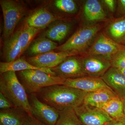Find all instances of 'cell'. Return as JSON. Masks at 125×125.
Here are the masks:
<instances>
[{
    "instance_id": "25",
    "label": "cell",
    "mask_w": 125,
    "mask_h": 125,
    "mask_svg": "<svg viewBox=\"0 0 125 125\" xmlns=\"http://www.w3.org/2000/svg\"><path fill=\"white\" fill-rule=\"evenodd\" d=\"M54 4L58 10L67 13H74L77 10L76 4L72 0H56Z\"/></svg>"
},
{
    "instance_id": "19",
    "label": "cell",
    "mask_w": 125,
    "mask_h": 125,
    "mask_svg": "<svg viewBox=\"0 0 125 125\" xmlns=\"http://www.w3.org/2000/svg\"><path fill=\"white\" fill-rule=\"evenodd\" d=\"M25 112L14 107L0 111V125H23L27 115Z\"/></svg>"
},
{
    "instance_id": "13",
    "label": "cell",
    "mask_w": 125,
    "mask_h": 125,
    "mask_svg": "<svg viewBox=\"0 0 125 125\" xmlns=\"http://www.w3.org/2000/svg\"><path fill=\"white\" fill-rule=\"evenodd\" d=\"M63 85L90 93L103 89L110 88L101 78L88 76L66 79Z\"/></svg>"
},
{
    "instance_id": "2",
    "label": "cell",
    "mask_w": 125,
    "mask_h": 125,
    "mask_svg": "<svg viewBox=\"0 0 125 125\" xmlns=\"http://www.w3.org/2000/svg\"><path fill=\"white\" fill-rule=\"evenodd\" d=\"M40 30L25 22L14 31L4 43L2 55L5 62H11L20 58Z\"/></svg>"
},
{
    "instance_id": "28",
    "label": "cell",
    "mask_w": 125,
    "mask_h": 125,
    "mask_svg": "<svg viewBox=\"0 0 125 125\" xmlns=\"http://www.w3.org/2000/svg\"><path fill=\"white\" fill-rule=\"evenodd\" d=\"M14 107L4 95L0 92V108L1 110L10 109Z\"/></svg>"
},
{
    "instance_id": "32",
    "label": "cell",
    "mask_w": 125,
    "mask_h": 125,
    "mask_svg": "<svg viewBox=\"0 0 125 125\" xmlns=\"http://www.w3.org/2000/svg\"><path fill=\"white\" fill-rule=\"evenodd\" d=\"M122 101H123V112H124V115L125 116V97L122 99Z\"/></svg>"
},
{
    "instance_id": "10",
    "label": "cell",
    "mask_w": 125,
    "mask_h": 125,
    "mask_svg": "<svg viewBox=\"0 0 125 125\" xmlns=\"http://www.w3.org/2000/svg\"><path fill=\"white\" fill-rule=\"evenodd\" d=\"M79 54L72 51H52L30 57L26 59L31 64L40 68L52 69L56 67L67 57Z\"/></svg>"
},
{
    "instance_id": "11",
    "label": "cell",
    "mask_w": 125,
    "mask_h": 125,
    "mask_svg": "<svg viewBox=\"0 0 125 125\" xmlns=\"http://www.w3.org/2000/svg\"><path fill=\"white\" fill-rule=\"evenodd\" d=\"M51 69L57 76L66 79L87 76L84 71L82 58L75 56L67 57L57 66Z\"/></svg>"
},
{
    "instance_id": "34",
    "label": "cell",
    "mask_w": 125,
    "mask_h": 125,
    "mask_svg": "<svg viewBox=\"0 0 125 125\" xmlns=\"http://www.w3.org/2000/svg\"><path fill=\"white\" fill-rule=\"evenodd\" d=\"M123 46H124V47H125V44H124V45H123Z\"/></svg>"
},
{
    "instance_id": "23",
    "label": "cell",
    "mask_w": 125,
    "mask_h": 125,
    "mask_svg": "<svg viewBox=\"0 0 125 125\" xmlns=\"http://www.w3.org/2000/svg\"><path fill=\"white\" fill-rule=\"evenodd\" d=\"M100 109L107 113L113 120L125 119L123 112V101L118 96L105 104Z\"/></svg>"
},
{
    "instance_id": "27",
    "label": "cell",
    "mask_w": 125,
    "mask_h": 125,
    "mask_svg": "<svg viewBox=\"0 0 125 125\" xmlns=\"http://www.w3.org/2000/svg\"><path fill=\"white\" fill-rule=\"evenodd\" d=\"M23 125H46L39 121L32 115L27 114Z\"/></svg>"
},
{
    "instance_id": "29",
    "label": "cell",
    "mask_w": 125,
    "mask_h": 125,
    "mask_svg": "<svg viewBox=\"0 0 125 125\" xmlns=\"http://www.w3.org/2000/svg\"><path fill=\"white\" fill-rule=\"evenodd\" d=\"M102 1L105 4L109 11L113 13L115 9L116 1L114 0H104Z\"/></svg>"
},
{
    "instance_id": "1",
    "label": "cell",
    "mask_w": 125,
    "mask_h": 125,
    "mask_svg": "<svg viewBox=\"0 0 125 125\" xmlns=\"http://www.w3.org/2000/svg\"><path fill=\"white\" fill-rule=\"evenodd\" d=\"M87 94L80 90L62 84L46 87L35 94L43 102L61 111L82 105Z\"/></svg>"
},
{
    "instance_id": "15",
    "label": "cell",
    "mask_w": 125,
    "mask_h": 125,
    "mask_svg": "<svg viewBox=\"0 0 125 125\" xmlns=\"http://www.w3.org/2000/svg\"><path fill=\"white\" fill-rule=\"evenodd\" d=\"M57 19L46 8L42 7L30 14L26 19V23L30 27L41 30L45 28Z\"/></svg>"
},
{
    "instance_id": "5",
    "label": "cell",
    "mask_w": 125,
    "mask_h": 125,
    "mask_svg": "<svg viewBox=\"0 0 125 125\" xmlns=\"http://www.w3.org/2000/svg\"><path fill=\"white\" fill-rule=\"evenodd\" d=\"M102 26L99 24L82 27L76 31L64 44L57 47L59 52L72 51L78 54L85 51Z\"/></svg>"
},
{
    "instance_id": "6",
    "label": "cell",
    "mask_w": 125,
    "mask_h": 125,
    "mask_svg": "<svg viewBox=\"0 0 125 125\" xmlns=\"http://www.w3.org/2000/svg\"><path fill=\"white\" fill-rule=\"evenodd\" d=\"M0 5L4 17L3 37L6 40L14 33L17 25L26 14V10L16 1L1 0Z\"/></svg>"
},
{
    "instance_id": "16",
    "label": "cell",
    "mask_w": 125,
    "mask_h": 125,
    "mask_svg": "<svg viewBox=\"0 0 125 125\" xmlns=\"http://www.w3.org/2000/svg\"><path fill=\"white\" fill-rule=\"evenodd\" d=\"M117 96L111 88L103 89L87 93L84 99L83 103L101 108L105 104Z\"/></svg>"
},
{
    "instance_id": "9",
    "label": "cell",
    "mask_w": 125,
    "mask_h": 125,
    "mask_svg": "<svg viewBox=\"0 0 125 125\" xmlns=\"http://www.w3.org/2000/svg\"><path fill=\"white\" fill-rule=\"evenodd\" d=\"M74 109L82 125H105L113 120L102 109L84 103Z\"/></svg>"
},
{
    "instance_id": "14",
    "label": "cell",
    "mask_w": 125,
    "mask_h": 125,
    "mask_svg": "<svg viewBox=\"0 0 125 125\" xmlns=\"http://www.w3.org/2000/svg\"><path fill=\"white\" fill-rule=\"evenodd\" d=\"M101 78L120 98H125V76L118 69L111 67Z\"/></svg>"
},
{
    "instance_id": "33",
    "label": "cell",
    "mask_w": 125,
    "mask_h": 125,
    "mask_svg": "<svg viewBox=\"0 0 125 125\" xmlns=\"http://www.w3.org/2000/svg\"><path fill=\"white\" fill-rule=\"evenodd\" d=\"M119 71L123 74L125 76V69H118Z\"/></svg>"
},
{
    "instance_id": "7",
    "label": "cell",
    "mask_w": 125,
    "mask_h": 125,
    "mask_svg": "<svg viewBox=\"0 0 125 125\" xmlns=\"http://www.w3.org/2000/svg\"><path fill=\"white\" fill-rule=\"evenodd\" d=\"M32 115L46 125H55L59 116V111L39 99L35 94H28Z\"/></svg>"
},
{
    "instance_id": "22",
    "label": "cell",
    "mask_w": 125,
    "mask_h": 125,
    "mask_svg": "<svg viewBox=\"0 0 125 125\" xmlns=\"http://www.w3.org/2000/svg\"><path fill=\"white\" fill-rule=\"evenodd\" d=\"M71 25L69 23L57 22L52 25L45 33V37L52 41L60 42L69 33Z\"/></svg>"
},
{
    "instance_id": "18",
    "label": "cell",
    "mask_w": 125,
    "mask_h": 125,
    "mask_svg": "<svg viewBox=\"0 0 125 125\" xmlns=\"http://www.w3.org/2000/svg\"><path fill=\"white\" fill-rule=\"evenodd\" d=\"M84 15L90 22L102 21L106 19V14L100 1L97 0H88L84 6Z\"/></svg>"
},
{
    "instance_id": "17",
    "label": "cell",
    "mask_w": 125,
    "mask_h": 125,
    "mask_svg": "<svg viewBox=\"0 0 125 125\" xmlns=\"http://www.w3.org/2000/svg\"><path fill=\"white\" fill-rule=\"evenodd\" d=\"M35 70L42 71L47 73L56 75L55 73L49 68H40L34 66L23 57L10 62H1L0 63V72L3 73L8 71H20L26 70Z\"/></svg>"
},
{
    "instance_id": "30",
    "label": "cell",
    "mask_w": 125,
    "mask_h": 125,
    "mask_svg": "<svg viewBox=\"0 0 125 125\" xmlns=\"http://www.w3.org/2000/svg\"><path fill=\"white\" fill-rule=\"evenodd\" d=\"M118 13L124 15H125V0L117 1Z\"/></svg>"
},
{
    "instance_id": "31",
    "label": "cell",
    "mask_w": 125,
    "mask_h": 125,
    "mask_svg": "<svg viewBox=\"0 0 125 125\" xmlns=\"http://www.w3.org/2000/svg\"><path fill=\"white\" fill-rule=\"evenodd\" d=\"M105 125H125V119L122 120H113Z\"/></svg>"
},
{
    "instance_id": "21",
    "label": "cell",
    "mask_w": 125,
    "mask_h": 125,
    "mask_svg": "<svg viewBox=\"0 0 125 125\" xmlns=\"http://www.w3.org/2000/svg\"><path fill=\"white\" fill-rule=\"evenodd\" d=\"M57 47L55 42L46 37H40L31 43L28 52L29 55L33 56L52 51Z\"/></svg>"
},
{
    "instance_id": "3",
    "label": "cell",
    "mask_w": 125,
    "mask_h": 125,
    "mask_svg": "<svg viewBox=\"0 0 125 125\" xmlns=\"http://www.w3.org/2000/svg\"><path fill=\"white\" fill-rule=\"evenodd\" d=\"M0 74V92L14 107L32 115L28 94L19 80L16 72L8 71Z\"/></svg>"
},
{
    "instance_id": "26",
    "label": "cell",
    "mask_w": 125,
    "mask_h": 125,
    "mask_svg": "<svg viewBox=\"0 0 125 125\" xmlns=\"http://www.w3.org/2000/svg\"><path fill=\"white\" fill-rule=\"evenodd\" d=\"M111 67L118 69H125V48L117 52L110 58Z\"/></svg>"
},
{
    "instance_id": "4",
    "label": "cell",
    "mask_w": 125,
    "mask_h": 125,
    "mask_svg": "<svg viewBox=\"0 0 125 125\" xmlns=\"http://www.w3.org/2000/svg\"><path fill=\"white\" fill-rule=\"evenodd\" d=\"M18 78L27 94H36L44 88L55 85H63L66 79L52 75L38 70L19 71Z\"/></svg>"
},
{
    "instance_id": "12",
    "label": "cell",
    "mask_w": 125,
    "mask_h": 125,
    "mask_svg": "<svg viewBox=\"0 0 125 125\" xmlns=\"http://www.w3.org/2000/svg\"><path fill=\"white\" fill-rule=\"evenodd\" d=\"M81 58L84 71L87 76L101 78L111 67L110 61L101 56H84Z\"/></svg>"
},
{
    "instance_id": "24",
    "label": "cell",
    "mask_w": 125,
    "mask_h": 125,
    "mask_svg": "<svg viewBox=\"0 0 125 125\" xmlns=\"http://www.w3.org/2000/svg\"><path fill=\"white\" fill-rule=\"evenodd\" d=\"M59 111L55 125H82L74 108H69Z\"/></svg>"
},
{
    "instance_id": "20",
    "label": "cell",
    "mask_w": 125,
    "mask_h": 125,
    "mask_svg": "<svg viewBox=\"0 0 125 125\" xmlns=\"http://www.w3.org/2000/svg\"><path fill=\"white\" fill-rule=\"evenodd\" d=\"M107 35L118 44L125 43V15L115 19L109 24L106 30Z\"/></svg>"
},
{
    "instance_id": "8",
    "label": "cell",
    "mask_w": 125,
    "mask_h": 125,
    "mask_svg": "<svg viewBox=\"0 0 125 125\" xmlns=\"http://www.w3.org/2000/svg\"><path fill=\"white\" fill-rule=\"evenodd\" d=\"M123 48L125 47L123 45L117 43L105 33H102L87 50L84 56H101L109 60L112 56Z\"/></svg>"
}]
</instances>
